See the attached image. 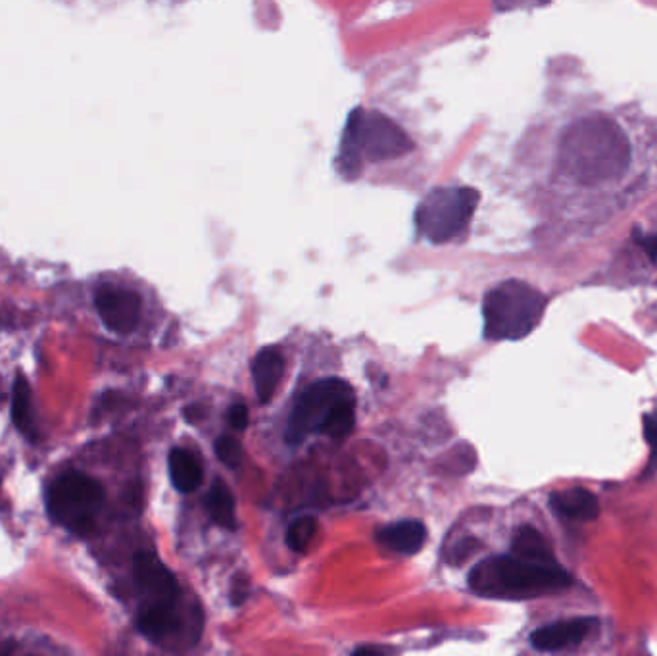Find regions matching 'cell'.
Wrapping results in <instances>:
<instances>
[{"label":"cell","mask_w":657,"mask_h":656,"mask_svg":"<svg viewBox=\"0 0 657 656\" xmlns=\"http://www.w3.org/2000/svg\"><path fill=\"white\" fill-rule=\"evenodd\" d=\"M477 595L502 601H527L554 595L571 585L560 564H536L515 556H494L477 564L469 574Z\"/></svg>","instance_id":"6da1fadb"},{"label":"cell","mask_w":657,"mask_h":656,"mask_svg":"<svg viewBox=\"0 0 657 656\" xmlns=\"http://www.w3.org/2000/svg\"><path fill=\"white\" fill-rule=\"evenodd\" d=\"M414 151L412 137L381 112L356 108L342 131L339 172L346 179L362 174L364 162H385Z\"/></svg>","instance_id":"7a4b0ae2"},{"label":"cell","mask_w":657,"mask_h":656,"mask_svg":"<svg viewBox=\"0 0 657 656\" xmlns=\"http://www.w3.org/2000/svg\"><path fill=\"white\" fill-rule=\"evenodd\" d=\"M546 297L533 285L508 279L492 287L483 301L485 339L519 341L538 326Z\"/></svg>","instance_id":"3957f363"},{"label":"cell","mask_w":657,"mask_h":656,"mask_svg":"<svg viewBox=\"0 0 657 656\" xmlns=\"http://www.w3.org/2000/svg\"><path fill=\"white\" fill-rule=\"evenodd\" d=\"M479 201L481 195L473 187H435L415 210V228L433 245L448 243L467 229Z\"/></svg>","instance_id":"277c9868"},{"label":"cell","mask_w":657,"mask_h":656,"mask_svg":"<svg viewBox=\"0 0 657 656\" xmlns=\"http://www.w3.org/2000/svg\"><path fill=\"white\" fill-rule=\"evenodd\" d=\"M565 160L581 181L615 176L627 162L623 137L609 124L586 122L565 141Z\"/></svg>","instance_id":"5b68a950"},{"label":"cell","mask_w":657,"mask_h":656,"mask_svg":"<svg viewBox=\"0 0 657 656\" xmlns=\"http://www.w3.org/2000/svg\"><path fill=\"white\" fill-rule=\"evenodd\" d=\"M352 397L354 389L344 379L325 378L308 385L292 408L287 441L300 445L310 433H323L335 410Z\"/></svg>","instance_id":"8992f818"},{"label":"cell","mask_w":657,"mask_h":656,"mask_svg":"<svg viewBox=\"0 0 657 656\" xmlns=\"http://www.w3.org/2000/svg\"><path fill=\"white\" fill-rule=\"evenodd\" d=\"M102 499L104 491L98 481L85 474H66L50 487V516L73 533H87L93 530Z\"/></svg>","instance_id":"52a82bcc"},{"label":"cell","mask_w":657,"mask_h":656,"mask_svg":"<svg viewBox=\"0 0 657 656\" xmlns=\"http://www.w3.org/2000/svg\"><path fill=\"white\" fill-rule=\"evenodd\" d=\"M95 304L102 324L118 335H129L141 322L143 301L131 289L102 285L95 295Z\"/></svg>","instance_id":"ba28073f"},{"label":"cell","mask_w":657,"mask_h":656,"mask_svg":"<svg viewBox=\"0 0 657 656\" xmlns=\"http://www.w3.org/2000/svg\"><path fill=\"white\" fill-rule=\"evenodd\" d=\"M133 578L137 587L152 599V603H175L179 583L166 564L152 553L141 551L133 558Z\"/></svg>","instance_id":"9c48e42d"},{"label":"cell","mask_w":657,"mask_h":656,"mask_svg":"<svg viewBox=\"0 0 657 656\" xmlns=\"http://www.w3.org/2000/svg\"><path fill=\"white\" fill-rule=\"evenodd\" d=\"M594 620L590 618H573V620H561L556 624L544 626L540 630L533 631L531 643L533 647L542 653H560L581 645L584 639L594 630Z\"/></svg>","instance_id":"30bf717a"},{"label":"cell","mask_w":657,"mask_h":656,"mask_svg":"<svg viewBox=\"0 0 657 656\" xmlns=\"http://www.w3.org/2000/svg\"><path fill=\"white\" fill-rule=\"evenodd\" d=\"M550 508L558 518L567 522H592L600 514L598 497L583 487H571L552 493Z\"/></svg>","instance_id":"8fae6325"},{"label":"cell","mask_w":657,"mask_h":656,"mask_svg":"<svg viewBox=\"0 0 657 656\" xmlns=\"http://www.w3.org/2000/svg\"><path fill=\"white\" fill-rule=\"evenodd\" d=\"M285 372V356L277 347H266L252 360V379L256 387L258 401L269 403L279 387V381Z\"/></svg>","instance_id":"7c38bea8"},{"label":"cell","mask_w":657,"mask_h":656,"mask_svg":"<svg viewBox=\"0 0 657 656\" xmlns=\"http://www.w3.org/2000/svg\"><path fill=\"white\" fill-rule=\"evenodd\" d=\"M377 541L385 547H389L390 551L402 553V555H415L423 549L425 541H427V530L421 522L415 520H406V522H398L387 526L379 531Z\"/></svg>","instance_id":"4fadbf2b"},{"label":"cell","mask_w":657,"mask_h":656,"mask_svg":"<svg viewBox=\"0 0 657 656\" xmlns=\"http://www.w3.org/2000/svg\"><path fill=\"white\" fill-rule=\"evenodd\" d=\"M511 556L536 564H558L550 543L540 531L531 526H523L515 531L511 541Z\"/></svg>","instance_id":"5bb4252c"},{"label":"cell","mask_w":657,"mask_h":656,"mask_svg":"<svg viewBox=\"0 0 657 656\" xmlns=\"http://www.w3.org/2000/svg\"><path fill=\"white\" fill-rule=\"evenodd\" d=\"M170 478L173 487L181 493H191L202 481V464L195 453L187 449H173L170 453Z\"/></svg>","instance_id":"9a60e30c"},{"label":"cell","mask_w":657,"mask_h":656,"mask_svg":"<svg viewBox=\"0 0 657 656\" xmlns=\"http://www.w3.org/2000/svg\"><path fill=\"white\" fill-rule=\"evenodd\" d=\"M137 626L148 639H162L170 635L179 626L175 603H152L141 612Z\"/></svg>","instance_id":"2e32d148"},{"label":"cell","mask_w":657,"mask_h":656,"mask_svg":"<svg viewBox=\"0 0 657 656\" xmlns=\"http://www.w3.org/2000/svg\"><path fill=\"white\" fill-rule=\"evenodd\" d=\"M208 512L212 520L225 528V530H235L237 528V512H235V495L233 491L223 483L216 481L208 493Z\"/></svg>","instance_id":"e0dca14e"},{"label":"cell","mask_w":657,"mask_h":656,"mask_svg":"<svg viewBox=\"0 0 657 656\" xmlns=\"http://www.w3.org/2000/svg\"><path fill=\"white\" fill-rule=\"evenodd\" d=\"M12 422L25 435L35 433L33 424V404H31V389L24 376H18L12 387Z\"/></svg>","instance_id":"ac0fdd59"},{"label":"cell","mask_w":657,"mask_h":656,"mask_svg":"<svg viewBox=\"0 0 657 656\" xmlns=\"http://www.w3.org/2000/svg\"><path fill=\"white\" fill-rule=\"evenodd\" d=\"M317 531V520L314 516H302L294 520L287 531V545L294 553H304Z\"/></svg>","instance_id":"d6986e66"},{"label":"cell","mask_w":657,"mask_h":656,"mask_svg":"<svg viewBox=\"0 0 657 656\" xmlns=\"http://www.w3.org/2000/svg\"><path fill=\"white\" fill-rule=\"evenodd\" d=\"M216 456L219 460L229 466V468H239L241 466V458H243V449L241 443L231 437V435H223L216 441Z\"/></svg>","instance_id":"ffe728a7"},{"label":"cell","mask_w":657,"mask_h":656,"mask_svg":"<svg viewBox=\"0 0 657 656\" xmlns=\"http://www.w3.org/2000/svg\"><path fill=\"white\" fill-rule=\"evenodd\" d=\"M642 424H644V439L650 447V470L656 468L657 466V410L656 412H650L642 418Z\"/></svg>","instance_id":"44dd1931"},{"label":"cell","mask_w":657,"mask_h":656,"mask_svg":"<svg viewBox=\"0 0 657 656\" xmlns=\"http://www.w3.org/2000/svg\"><path fill=\"white\" fill-rule=\"evenodd\" d=\"M227 420L231 428L243 431L248 426V408L243 403L233 404L227 412Z\"/></svg>","instance_id":"7402d4cb"},{"label":"cell","mask_w":657,"mask_h":656,"mask_svg":"<svg viewBox=\"0 0 657 656\" xmlns=\"http://www.w3.org/2000/svg\"><path fill=\"white\" fill-rule=\"evenodd\" d=\"M640 245L644 249V253L648 254L652 260H657V235H650L640 239Z\"/></svg>","instance_id":"603a6c76"},{"label":"cell","mask_w":657,"mask_h":656,"mask_svg":"<svg viewBox=\"0 0 657 656\" xmlns=\"http://www.w3.org/2000/svg\"><path fill=\"white\" fill-rule=\"evenodd\" d=\"M352 656H389V653H387L385 649H381V647H371V645H367V647L356 649V651L352 653Z\"/></svg>","instance_id":"cb8c5ba5"},{"label":"cell","mask_w":657,"mask_h":656,"mask_svg":"<svg viewBox=\"0 0 657 656\" xmlns=\"http://www.w3.org/2000/svg\"><path fill=\"white\" fill-rule=\"evenodd\" d=\"M0 656H2V651H0Z\"/></svg>","instance_id":"d4e9b609"}]
</instances>
